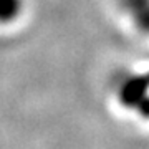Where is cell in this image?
Returning a JSON list of instances; mask_svg holds the SVG:
<instances>
[{"mask_svg":"<svg viewBox=\"0 0 149 149\" xmlns=\"http://www.w3.org/2000/svg\"><path fill=\"white\" fill-rule=\"evenodd\" d=\"M23 0H0V23L13 22L22 13Z\"/></svg>","mask_w":149,"mask_h":149,"instance_id":"2","label":"cell"},{"mask_svg":"<svg viewBox=\"0 0 149 149\" xmlns=\"http://www.w3.org/2000/svg\"><path fill=\"white\" fill-rule=\"evenodd\" d=\"M119 3L131 17L136 28L149 33V0H119Z\"/></svg>","mask_w":149,"mask_h":149,"instance_id":"1","label":"cell"}]
</instances>
